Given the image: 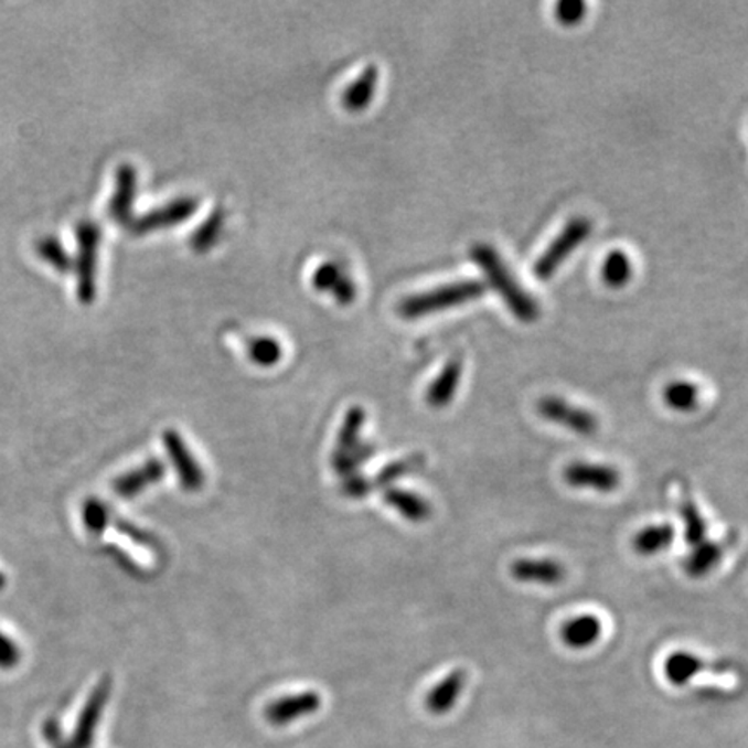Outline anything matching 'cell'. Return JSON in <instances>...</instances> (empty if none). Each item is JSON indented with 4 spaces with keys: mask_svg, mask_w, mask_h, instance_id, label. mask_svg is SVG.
Returning a JSON list of instances; mask_svg holds the SVG:
<instances>
[{
    "mask_svg": "<svg viewBox=\"0 0 748 748\" xmlns=\"http://www.w3.org/2000/svg\"><path fill=\"white\" fill-rule=\"evenodd\" d=\"M471 258L485 274L489 285L501 295L511 314H515L522 322L537 321L541 310L535 298L516 281L515 274L507 269L506 261L495 252L494 246L485 243L473 246Z\"/></svg>",
    "mask_w": 748,
    "mask_h": 748,
    "instance_id": "6da1fadb",
    "label": "cell"
},
{
    "mask_svg": "<svg viewBox=\"0 0 748 748\" xmlns=\"http://www.w3.org/2000/svg\"><path fill=\"white\" fill-rule=\"evenodd\" d=\"M483 293H485V285L482 281L468 279V281L451 282V285L440 286V288H435L427 293L406 298L398 306V312L406 319L421 318V316L435 314V312L463 306V303L482 297Z\"/></svg>",
    "mask_w": 748,
    "mask_h": 748,
    "instance_id": "7a4b0ae2",
    "label": "cell"
},
{
    "mask_svg": "<svg viewBox=\"0 0 748 748\" xmlns=\"http://www.w3.org/2000/svg\"><path fill=\"white\" fill-rule=\"evenodd\" d=\"M592 224L588 217H574L565 224L564 229L559 231L558 236L553 239L552 245L547 246L546 252L541 255L534 264V274L537 278H552L553 274L559 269V266L574 254L577 246L583 245L591 234Z\"/></svg>",
    "mask_w": 748,
    "mask_h": 748,
    "instance_id": "3957f363",
    "label": "cell"
},
{
    "mask_svg": "<svg viewBox=\"0 0 748 748\" xmlns=\"http://www.w3.org/2000/svg\"><path fill=\"white\" fill-rule=\"evenodd\" d=\"M78 257L75 260L77 269V293L85 306L96 298V267L97 249L101 243V227L94 222H81L77 229Z\"/></svg>",
    "mask_w": 748,
    "mask_h": 748,
    "instance_id": "277c9868",
    "label": "cell"
},
{
    "mask_svg": "<svg viewBox=\"0 0 748 748\" xmlns=\"http://www.w3.org/2000/svg\"><path fill=\"white\" fill-rule=\"evenodd\" d=\"M541 418L555 423L558 427L567 428L571 434L580 437H592L600 430V419L591 410L574 406L565 398L556 395H546L537 400L535 406Z\"/></svg>",
    "mask_w": 748,
    "mask_h": 748,
    "instance_id": "5b68a950",
    "label": "cell"
},
{
    "mask_svg": "<svg viewBox=\"0 0 748 748\" xmlns=\"http://www.w3.org/2000/svg\"><path fill=\"white\" fill-rule=\"evenodd\" d=\"M564 480L571 489H586V491L600 492V494H610L620 488L622 475L616 467H610V464L574 461L565 468Z\"/></svg>",
    "mask_w": 748,
    "mask_h": 748,
    "instance_id": "8992f818",
    "label": "cell"
},
{
    "mask_svg": "<svg viewBox=\"0 0 748 748\" xmlns=\"http://www.w3.org/2000/svg\"><path fill=\"white\" fill-rule=\"evenodd\" d=\"M111 688H114V681L109 680L108 676L103 677L96 684V688L90 693L84 708H82L81 716H78L77 726H75V731H73V748L93 747L96 729L99 723H101L106 704H108L109 695H111Z\"/></svg>",
    "mask_w": 748,
    "mask_h": 748,
    "instance_id": "52a82bcc",
    "label": "cell"
},
{
    "mask_svg": "<svg viewBox=\"0 0 748 748\" xmlns=\"http://www.w3.org/2000/svg\"><path fill=\"white\" fill-rule=\"evenodd\" d=\"M197 206H200V202L196 197H179L169 205L160 206V209L153 210V212H149V214L142 215L136 221H130V233L136 234V236H145V234L154 233V231L179 226V224H184L191 215L196 214Z\"/></svg>",
    "mask_w": 748,
    "mask_h": 748,
    "instance_id": "ba28073f",
    "label": "cell"
},
{
    "mask_svg": "<svg viewBox=\"0 0 748 748\" xmlns=\"http://www.w3.org/2000/svg\"><path fill=\"white\" fill-rule=\"evenodd\" d=\"M163 446H165V451L169 452L173 468L178 471L182 489L188 492L202 491L203 485H205V473H203L202 467L194 459V456L191 455L181 435L175 430H167L163 434Z\"/></svg>",
    "mask_w": 748,
    "mask_h": 748,
    "instance_id": "9c48e42d",
    "label": "cell"
},
{
    "mask_svg": "<svg viewBox=\"0 0 748 748\" xmlns=\"http://www.w3.org/2000/svg\"><path fill=\"white\" fill-rule=\"evenodd\" d=\"M322 698L316 692H302L297 695L282 696L278 701L270 702L266 707L267 723L273 726H288L295 720L318 713L321 708Z\"/></svg>",
    "mask_w": 748,
    "mask_h": 748,
    "instance_id": "30bf717a",
    "label": "cell"
},
{
    "mask_svg": "<svg viewBox=\"0 0 748 748\" xmlns=\"http://www.w3.org/2000/svg\"><path fill=\"white\" fill-rule=\"evenodd\" d=\"M513 579L522 584L537 586H558L567 577V568L552 558H520L510 567Z\"/></svg>",
    "mask_w": 748,
    "mask_h": 748,
    "instance_id": "8fae6325",
    "label": "cell"
},
{
    "mask_svg": "<svg viewBox=\"0 0 748 748\" xmlns=\"http://www.w3.org/2000/svg\"><path fill=\"white\" fill-rule=\"evenodd\" d=\"M731 665L719 662H705L701 656L688 652H676L667 656L664 664V674L669 683L674 686H686L693 677L701 676L702 672H728Z\"/></svg>",
    "mask_w": 748,
    "mask_h": 748,
    "instance_id": "7c38bea8",
    "label": "cell"
},
{
    "mask_svg": "<svg viewBox=\"0 0 748 748\" xmlns=\"http://www.w3.org/2000/svg\"><path fill=\"white\" fill-rule=\"evenodd\" d=\"M467 672L463 669H456L449 672L440 683L435 684L434 688L425 696V707L434 716H444L451 713L455 705L458 704L467 686Z\"/></svg>",
    "mask_w": 748,
    "mask_h": 748,
    "instance_id": "4fadbf2b",
    "label": "cell"
},
{
    "mask_svg": "<svg viewBox=\"0 0 748 748\" xmlns=\"http://www.w3.org/2000/svg\"><path fill=\"white\" fill-rule=\"evenodd\" d=\"M464 363L461 357H452L449 363L440 371L439 376L428 386L427 400L431 409H444L452 403V398L458 394L461 378H463Z\"/></svg>",
    "mask_w": 748,
    "mask_h": 748,
    "instance_id": "5bb4252c",
    "label": "cell"
},
{
    "mask_svg": "<svg viewBox=\"0 0 748 748\" xmlns=\"http://www.w3.org/2000/svg\"><path fill=\"white\" fill-rule=\"evenodd\" d=\"M163 477H165V467L160 459H149L141 468H136V470L118 477L114 482V491L120 498L132 499L154 483L160 482Z\"/></svg>",
    "mask_w": 748,
    "mask_h": 748,
    "instance_id": "9a60e30c",
    "label": "cell"
},
{
    "mask_svg": "<svg viewBox=\"0 0 748 748\" xmlns=\"http://www.w3.org/2000/svg\"><path fill=\"white\" fill-rule=\"evenodd\" d=\"M137 191V172L132 165L125 163L117 172V190L109 202L108 214L118 224H130L133 200Z\"/></svg>",
    "mask_w": 748,
    "mask_h": 748,
    "instance_id": "2e32d148",
    "label": "cell"
},
{
    "mask_svg": "<svg viewBox=\"0 0 748 748\" xmlns=\"http://www.w3.org/2000/svg\"><path fill=\"white\" fill-rule=\"evenodd\" d=\"M603 634V622L591 613L574 617L564 623L559 631L562 641L571 650H586L595 647Z\"/></svg>",
    "mask_w": 748,
    "mask_h": 748,
    "instance_id": "e0dca14e",
    "label": "cell"
},
{
    "mask_svg": "<svg viewBox=\"0 0 748 748\" xmlns=\"http://www.w3.org/2000/svg\"><path fill=\"white\" fill-rule=\"evenodd\" d=\"M378 66L370 65L342 94L343 108L349 111H363L373 101L378 87Z\"/></svg>",
    "mask_w": 748,
    "mask_h": 748,
    "instance_id": "ac0fdd59",
    "label": "cell"
},
{
    "mask_svg": "<svg viewBox=\"0 0 748 748\" xmlns=\"http://www.w3.org/2000/svg\"><path fill=\"white\" fill-rule=\"evenodd\" d=\"M723 555H725V547L720 546L719 543H713V541L708 539L704 541V543L693 547L688 558L684 559V571L692 579H704L708 574H713L716 570L717 565L723 559Z\"/></svg>",
    "mask_w": 748,
    "mask_h": 748,
    "instance_id": "d6986e66",
    "label": "cell"
},
{
    "mask_svg": "<svg viewBox=\"0 0 748 748\" xmlns=\"http://www.w3.org/2000/svg\"><path fill=\"white\" fill-rule=\"evenodd\" d=\"M674 537H676V531L671 523H656V525L641 528L632 537V547L638 555L655 556L669 549L674 543Z\"/></svg>",
    "mask_w": 748,
    "mask_h": 748,
    "instance_id": "ffe728a7",
    "label": "cell"
},
{
    "mask_svg": "<svg viewBox=\"0 0 748 748\" xmlns=\"http://www.w3.org/2000/svg\"><path fill=\"white\" fill-rule=\"evenodd\" d=\"M385 503L394 507L398 515L409 520V522H427L431 516V504L427 499L409 491L400 489H388L385 492Z\"/></svg>",
    "mask_w": 748,
    "mask_h": 748,
    "instance_id": "44dd1931",
    "label": "cell"
},
{
    "mask_svg": "<svg viewBox=\"0 0 748 748\" xmlns=\"http://www.w3.org/2000/svg\"><path fill=\"white\" fill-rule=\"evenodd\" d=\"M665 406L677 413H692L701 404V386L688 380H674L664 386Z\"/></svg>",
    "mask_w": 748,
    "mask_h": 748,
    "instance_id": "7402d4cb",
    "label": "cell"
},
{
    "mask_svg": "<svg viewBox=\"0 0 748 748\" xmlns=\"http://www.w3.org/2000/svg\"><path fill=\"white\" fill-rule=\"evenodd\" d=\"M601 278L610 288H622L632 278V261L622 249H613L605 258Z\"/></svg>",
    "mask_w": 748,
    "mask_h": 748,
    "instance_id": "603a6c76",
    "label": "cell"
},
{
    "mask_svg": "<svg viewBox=\"0 0 748 748\" xmlns=\"http://www.w3.org/2000/svg\"><path fill=\"white\" fill-rule=\"evenodd\" d=\"M224 224H226V212L221 209L215 210L214 214L210 215L202 226L194 231L193 236H191L190 246L193 248V252H196V254L209 252L221 238Z\"/></svg>",
    "mask_w": 748,
    "mask_h": 748,
    "instance_id": "cb8c5ba5",
    "label": "cell"
},
{
    "mask_svg": "<svg viewBox=\"0 0 748 748\" xmlns=\"http://www.w3.org/2000/svg\"><path fill=\"white\" fill-rule=\"evenodd\" d=\"M681 519L684 523V539L695 547L707 541V523L692 499H684L680 506Z\"/></svg>",
    "mask_w": 748,
    "mask_h": 748,
    "instance_id": "d4e9b609",
    "label": "cell"
},
{
    "mask_svg": "<svg viewBox=\"0 0 748 748\" xmlns=\"http://www.w3.org/2000/svg\"><path fill=\"white\" fill-rule=\"evenodd\" d=\"M366 423V413L363 407H352L343 419L339 434V449L336 452L351 451L361 444V431Z\"/></svg>",
    "mask_w": 748,
    "mask_h": 748,
    "instance_id": "484cf974",
    "label": "cell"
},
{
    "mask_svg": "<svg viewBox=\"0 0 748 748\" xmlns=\"http://www.w3.org/2000/svg\"><path fill=\"white\" fill-rule=\"evenodd\" d=\"M373 455L374 447L371 444H359L351 451H334L331 464H333L334 470L339 471L340 475H354L355 471L367 463Z\"/></svg>",
    "mask_w": 748,
    "mask_h": 748,
    "instance_id": "4316f807",
    "label": "cell"
},
{
    "mask_svg": "<svg viewBox=\"0 0 748 748\" xmlns=\"http://www.w3.org/2000/svg\"><path fill=\"white\" fill-rule=\"evenodd\" d=\"M248 355L252 363L260 367H273L281 361V343L270 336H260L248 343Z\"/></svg>",
    "mask_w": 748,
    "mask_h": 748,
    "instance_id": "83f0119b",
    "label": "cell"
},
{
    "mask_svg": "<svg viewBox=\"0 0 748 748\" xmlns=\"http://www.w3.org/2000/svg\"><path fill=\"white\" fill-rule=\"evenodd\" d=\"M36 254L41 255L45 261H49L60 273H68L73 267L72 257L66 254L65 248H63V245L57 239H41V242L36 243Z\"/></svg>",
    "mask_w": 748,
    "mask_h": 748,
    "instance_id": "f1b7e54d",
    "label": "cell"
},
{
    "mask_svg": "<svg viewBox=\"0 0 748 748\" xmlns=\"http://www.w3.org/2000/svg\"><path fill=\"white\" fill-rule=\"evenodd\" d=\"M425 464V456L415 455L406 459H398L391 467H385L376 479V485H391L395 480L409 475L413 471H418Z\"/></svg>",
    "mask_w": 748,
    "mask_h": 748,
    "instance_id": "f546056e",
    "label": "cell"
},
{
    "mask_svg": "<svg viewBox=\"0 0 748 748\" xmlns=\"http://www.w3.org/2000/svg\"><path fill=\"white\" fill-rule=\"evenodd\" d=\"M82 519H84L85 528H87L90 534H103V532L106 531V527H108V510H106L105 504H103L99 499L90 498L89 501L84 504Z\"/></svg>",
    "mask_w": 748,
    "mask_h": 748,
    "instance_id": "4dcf8cb0",
    "label": "cell"
},
{
    "mask_svg": "<svg viewBox=\"0 0 748 748\" xmlns=\"http://www.w3.org/2000/svg\"><path fill=\"white\" fill-rule=\"evenodd\" d=\"M342 267L334 261H324L322 266H319L318 269L312 274V285H314L316 290L319 291H333L334 286L339 285L340 279L343 278Z\"/></svg>",
    "mask_w": 748,
    "mask_h": 748,
    "instance_id": "1f68e13d",
    "label": "cell"
},
{
    "mask_svg": "<svg viewBox=\"0 0 748 748\" xmlns=\"http://www.w3.org/2000/svg\"><path fill=\"white\" fill-rule=\"evenodd\" d=\"M586 11H588V4L583 2V0H562L556 4L555 17L559 23L577 24L579 21L584 20L586 17Z\"/></svg>",
    "mask_w": 748,
    "mask_h": 748,
    "instance_id": "d6a6232c",
    "label": "cell"
},
{
    "mask_svg": "<svg viewBox=\"0 0 748 748\" xmlns=\"http://www.w3.org/2000/svg\"><path fill=\"white\" fill-rule=\"evenodd\" d=\"M20 648L14 641L9 640L4 632H0V669H14L20 662Z\"/></svg>",
    "mask_w": 748,
    "mask_h": 748,
    "instance_id": "836d02e7",
    "label": "cell"
},
{
    "mask_svg": "<svg viewBox=\"0 0 748 748\" xmlns=\"http://www.w3.org/2000/svg\"><path fill=\"white\" fill-rule=\"evenodd\" d=\"M42 733H44L45 741H47L49 747L51 748H73L72 744L66 740L65 735L61 731V726L57 725L56 720L47 719L42 726Z\"/></svg>",
    "mask_w": 748,
    "mask_h": 748,
    "instance_id": "e575fe53",
    "label": "cell"
},
{
    "mask_svg": "<svg viewBox=\"0 0 748 748\" xmlns=\"http://www.w3.org/2000/svg\"><path fill=\"white\" fill-rule=\"evenodd\" d=\"M371 489H373V483L367 482L363 477L354 475L346 480L345 485H343V494L359 499L364 498Z\"/></svg>",
    "mask_w": 748,
    "mask_h": 748,
    "instance_id": "d590c367",
    "label": "cell"
},
{
    "mask_svg": "<svg viewBox=\"0 0 748 748\" xmlns=\"http://www.w3.org/2000/svg\"><path fill=\"white\" fill-rule=\"evenodd\" d=\"M118 528H120L124 534L129 535V537H132L136 543H141L145 544V546H151L153 547V541L149 539V535L145 534V532L139 531V528L132 527L130 523H118Z\"/></svg>",
    "mask_w": 748,
    "mask_h": 748,
    "instance_id": "8d00e7d4",
    "label": "cell"
}]
</instances>
